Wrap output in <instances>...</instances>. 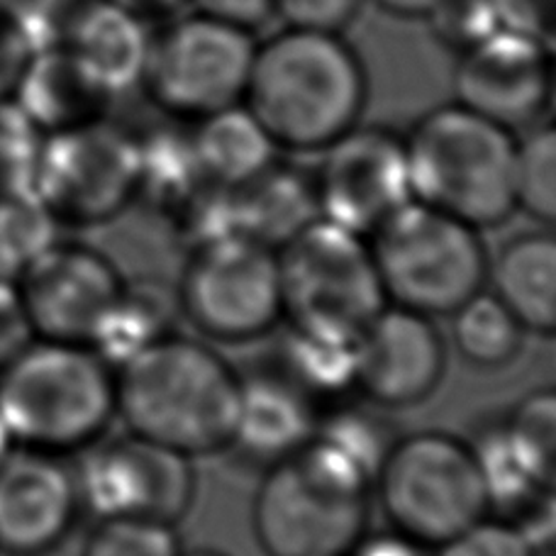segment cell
Listing matches in <instances>:
<instances>
[{"label":"cell","instance_id":"cell-1","mask_svg":"<svg viewBox=\"0 0 556 556\" xmlns=\"http://www.w3.org/2000/svg\"><path fill=\"white\" fill-rule=\"evenodd\" d=\"M369 81L337 33L286 27L256 45L242 103L281 152H323L359 125Z\"/></svg>","mask_w":556,"mask_h":556},{"label":"cell","instance_id":"cell-2","mask_svg":"<svg viewBox=\"0 0 556 556\" xmlns=\"http://www.w3.org/2000/svg\"><path fill=\"white\" fill-rule=\"evenodd\" d=\"M240 408V371L213 346L168 334L115 366V417L125 432L178 454L227 452Z\"/></svg>","mask_w":556,"mask_h":556},{"label":"cell","instance_id":"cell-3","mask_svg":"<svg viewBox=\"0 0 556 556\" xmlns=\"http://www.w3.org/2000/svg\"><path fill=\"white\" fill-rule=\"evenodd\" d=\"M371 518V476L313 437L264 469L252 532L266 556H346Z\"/></svg>","mask_w":556,"mask_h":556},{"label":"cell","instance_id":"cell-4","mask_svg":"<svg viewBox=\"0 0 556 556\" xmlns=\"http://www.w3.org/2000/svg\"><path fill=\"white\" fill-rule=\"evenodd\" d=\"M115 420V369L93 346L33 340L0 369V422L13 446L66 456Z\"/></svg>","mask_w":556,"mask_h":556},{"label":"cell","instance_id":"cell-5","mask_svg":"<svg viewBox=\"0 0 556 556\" xmlns=\"http://www.w3.org/2000/svg\"><path fill=\"white\" fill-rule=\"evenodd\" d=\"M403 139L413 201L481 232L515 213V132L452 103L422 115Z\"/></svg>","mask_w":556,"mask_h":556},{"label":"cell","instance_id":"cell-6","mask_svg":"<svg viewBox=\"0 0 556 556\" xmlns=\"http://www.w3.org/2000/svg\"><path fill=\"white\" fill-rule=\"evenodd\" d=\"M386 525L437 552L491 515L469 440L422 430L399 434L371 479Z\"/></svg>","mask_w":556,"mask_h":556},{"label":"cell","instance_id":"cell-7","mask_svg":"<svg viewBox=\"0 0 556 556\" xmlns=\"http://www.w3.org/2000/svg\"><path fill=\"white\" fill-rule=\"evenodd\" d=\"M276 266L286 330L354 344L389 305L369 240L325 217L278 247Z\"/></svg>","mask_w":556,"mask_h":556},{"label":"cell","instance_id":"cell-8","mask_svg":"<svg viewBox=\"0 0 556 556\" xmlns=\"http://www.w3.org/2000/svg\"><path fill=\"white\" fill-rule=\"evenodd\" d=\"M366 240L389 305L437 320L485 288L491 254L481 230L413 198Z\"/></svg>","mask_w":556,"mask_h":556},{"label":"cell","instance_id":"cell-9","mask_svg":"<svg viewBox=\"0 0 556 556\" xmlns=\"http://www.w3.org/2000/svg\"><path fill=\"white\" fill-rule=\"evenodd\" d=\"M254 49L250 29L193 10L152 37L142 86L168 121L195 123L242 103Z\"/></svg>","mask_w":556,"mask_h":556},{"label":"cell","instance_id":"cell-10","mask_svg":"<svg viewBox=\"0 0 556 556\" xmlns=\"http://www.w3.org/2000/svg\"><path fill=\"white\" fill-rule=\"evenodd\" d=\"M178 311L207 340L242 344L281 325L276 252L240 232L186 252Z\"/></svg>","mask_w":556,"mask_h":556},{"label":"cell","instance_id":"cell-11","mask_svg":"<svg viewBox=\"0 0 556 556\" xmlns=\"http://www.w3.org/2000/svg\"><path fill=\"white\" fill-rule=\"evenodd\" d=\"M139 193L137 137L111 123L45 135L35 195L59 227H98L130 211Z\"/></svg>","mask_w":556,"mask_h":556},{"label":"cell","instance_id":"cell-12","mask_svg":"<svg viewBox=\"0 0 556 556\" xmlns=\"http://www.w3.org/2000/svg\"><path fill=\"white\" fill-rule=\"evenodd\" d=\"M195 459L125 432L88 446L76 469L84 510L96 518H147L176 525L198 495Z\"/></svg>","mask_w":556,"mask_h":556},{"label":"cell","instance_id":"cell-13","mask_svg":"<svg viewBox=\"0 0 556 556\" xmlns=\"http://www.w3.org/2000/svg\"><path fill=\"white\" fill-rule=\"evenodd\" d=\"M125 278L96 247L56 240L15 278V288L35 340L93 346Z\"/></svg>","mask_w":556,"mask_h":556},{"label":"cell","instance_id":"cell-14","mask_svg":"<svg viewBox=\"0 0 556 556\" xmlns=\"http://www.w3.org/2000/svg\"><path fill=\"white\" fill-rule=\"evenodd\" d=\"M313 188L320 217L369 237L410 201L405 139L386 127H352L320 152Z\"/></svg>","mask_w":556,"mask_h":556},{"label":"cell","instance_id":"cell-15","mask_svg":"<svg viewBox=\"0 0 556 556\" xmlns=\"http://www.w3.org/2000/svg\"><path fill=\"white\" fill-rule=\"evenodd\" d=\"M456 103L510 132L540 123L552 101L547 39L505 25L459 54Z\"/></svg>","mask_w":556,"mask_h":556},{"label":"cell","instance_id":"cell-16","mask_svg":"<svg viewBox=\"0 0 556 556\" xmlns=\"http://www.w3.org/2000/svg\"><path fill=\"white\" fill-rule=\"evenodd\" d=\"M354 393L381 410H405L440 389L446 342L437 320L386 305L352 344Z\"/></svg>","mask_w":556,"mask_h":556},{"label":"cell","instance_id":"cell-17","mask_svg":"<svg viewBox=\"0 0 556 556\" xmlns=\"http://www.w3.org/2000/svg\"><path fill=\"white\" fill-rule=\"evenodd\" d=\"M84 513L76 471L62 456L13 446L0 462V556H49Z\"/></svg>","mask_w":556,"mask_h":556},{"label":"cell","instance_id":"cell-18","mask_svg":"<svg viewBox=\"0 0 556 556\" xmlns=\"http://www.w3.org/2000/svg\"><path fill=\"white\" fill-rule=\"evenodd\" d=\"M317 420L320 410L271 366L240 374V408L227 454L264 471L303 450L315 437Z\"/></svg>","mask_w":556,"mask_h":556},{"label":"cell","instance_id":"cell-19","mask_svg":"<svg viewBox=\"0 0 556 556\" xmlns=\"http://www.w3.org/2000/svg\"><path fill=\"white\" fill-rule=\"evenodd\" d=\"M42 135L108 121L115 96L66 45L35 49L10 93Z\"/></svg>","mask_w":556,"mask_h":556},{"label":"cell","instance_id":"cell-20","mask_svg":"<svg viewBox=\"0 0 556 556\" xmlns=\"http://www.w3.org/2000/svg\"><path fill=\"white\" fill-rule=\"evenodd\" d=\"M485 288L528 334L556 332V240L549 230H525L489 256Z\"/></svg>","mask_w":556,"mask_h":556},{"label":"cell","instance_id":"cell-21","mask_svg":"<svg viewBox=\"0 0 556 556\" xmlns=\"http://www.w3.org/2000/svg\"><path fill=\"white\" fill-rule=\"evenodd\" d=\"M147 27L111 0H88L68 25L62 45L81 59L108 91L121 98L142 84L152 45Z\"/></svg>","mask_w":556,"mask_h":556},{"label":"cell","instance_id":"cell-22","mask_svg":"<svg viewBox=\"0 0 556 556\" xmlns=\"http://www.w3.org/2000/svg\"><path fill=\"white\" fill-rule=\"evenodd\" d=\"M195 166L207 186L235 191L278 162V149L256 117L237 103L191 123Z\"/></svg>","mask_w":556,"mask_h":556},{"label":"cell","instance_id":"cell-23","mask_svg":"<svg viewBox=\"0 0 556 556\" xmlns=\"http://www.w3.org/2000/svg\"><path fill=\"white\" fill-rule=\"evenodd\" d=\"M230 193L235 232L250 237L274 252L295 232H301L305 225L320 217L313 174H303L278 162Z\"/></svg>","mask_w":556,"mask_h":556},{"label":"cell","instance_id":"cell-24","mask_svg":"<svg viewBox=\"0 0 556 556\" xmlns=\"http://www.w3.org/2000/svg\"><path fill=\"white\" fill-rule=\"evenodd\" d=\"M178 317L181 311H178L176 286L159 283L154 278H125L123 291L113 311L108 313L93 350L115 369L149 344L174 334Z\"/></svg>","mask_w":556,"mask_h":556},{"label":"cell","instance_id":"cell-25","mask_svg":"<svg viewBox=\"0 0 556 556\" xmlns=\"http://www.w3.org/2000/svg\"><path fill=\"white\" fill-rule=\"evenodd\" d=\"M271 369L295 386L317 410L325 413L354 393L352 344L327 342L286 330L274 354Z\"/></svg>","mask_w":556,"mask_h":556},{"label":"cell","instance_id":"cell-26","mask_svg":"<svg viewBox=\"0 0 556 556\" xmlns=\"http://www.w3.org/2000/svg\"><path fill=\"white\" fill-rule=\"evenodd\" d=\"M450 317L454 350L473 369L498 371L520 356L528 332L485 288L456 307Z\"/></svg>","mask_w":556,"mask_h":556},{"label":"cell","instance_id":"cell-27","mask_svg":"<svg viewBox=\"0 0 556 556\" xmlns=\"http://www.w3.org/2000/svg\"><path fill=\"white\" fill-rule=\"evenodd\" d=\"M513 191L515 213L547 227L556 220V132L549 121L515 137Z\"/></svg>","mask_w":556,"mask_h":556},{"label":"cell","instance_id":"cell-28","mask_svg":"<svg viewBox=\"0 0 556 556\" xmlns=\"http://www.w3.org/2000/svg\"><path fill=\"white\" fill-rule=\"evenodd\" d=\"M315 437L350 456L374 479L381 459L399 434L393 432L389 410L376 408L371 403H366V408H362V405L342 401L320 413Z\"/></svg>","mask_w":556,"mask_h":556},{"label":"cell","instance_id":"cell-29","mask_svg":"<svg viewBox=\"0 0 556 556\" xmlns=\"http://www.w3.org/2000/svg\"><path fill=\"white\" fill-rule=\"evenodd\" d=\"M62 227L35 193L0 198V278L15 281L59 240Z\"/></svg>","mask_w":556,"mask_h":556},{"label":"cell","instance_id":"cell-30","mask_svg":"<svg viewBox=\"0 0 556 556\" xmlns=\"http://www.w3.org/2000/svg\"><path fill=\"white\" fill-rule=\"evenodd\" d=\"M515 452L542 483L554 485L556 471V395L552 389L532 391L503 417Z\"/></svg>","mask_w":556,"mask_h":556},{"label":"cell","instance_id":"cell-31","mask_svg":"<svg viewBox=\"0 0 556 556\" xmlns=\"http://www.w3.org/2000/svg\"><path fill=\"white\" fill-rule=\"evenodd\" d=\"M176 525L147 518H98L81 556H181Z\"/></svg>","mask_w":556,"mask_h":556},{"label":"cell","instance_id":"cell-32","mask_svg":"<svg viewBox=\"0 0 556 556\" xmlns=\"http://www.w3.org/2000/svg\"><path fill=\"white\" fill-rule=\"evenodd\" d=\"M45 135L20 108L0 101V198L35 193V176Z\"/></svg>","mask_w":556,"mask_h":556},{"label":"cell","instance_id":"cell-33","mask_svg":"<svg viewBox=\"0 0 556 556\" xmlns=\"http://www.w3.org/2000/svg\"><path fill=\"white\" fill-rule=\"evenodd\" d=\"M422 20L430 23L437 42L459 54L505 27L498 0H437Z\"/></svg>","mask_w":556,"mask_h":556},{"label":"cell","instance_id":"cell-34","mask_svg":"<svg viewBox=\"0 0 556 556\" xmlns=\"http://www.w3.org/2000/svg\"><path fill=\"white\" fill-rule=\"evenodd\" d=\"M434 556H542L513 522L485 515L459 538L437 549Z\"/></svg>","mask_w":556,"mask_h":556},{"label":"cell","instance_id":"cell-35","mask_svg":"<svg viewBox=\"0 0 556 556\" xmlns=\"http://www.w3.org/2000/svg\"><path fill=\"white\" fill-rule=\"evenodd\" d=\"M364 0H276L274 15L295 29L337 33L352 23Z\"/></svg>","mask_w":556,"mask_h":556},{"label":"cell","instance_id":"cell-36","mask_svg":"<svg viewBox=\"0 0 556 556\" xmlns=\"http://www.w3.org/2000/svg\"><path fill=\"white\" fill-rule=\"evenodd\" d=\"M33 340L15 281L0 278V369H5Z\"/></svg>","mask_w":556,"mask_h":556},{"label":"cell","instance_id":"cell-37","mask_svg":"<svg viewBox=\"0 0 556 556\" xmlns=\"http://www.w3.org/2000/svg\"><path fill=\"white\" fill-rule=\"evenodd\" d=\"M33 52L35 49L29 45L25 29L17 25L15 17H10L0 8V101L13 93L17 78Z\"/></svg>","mask_w":556,"mask_h":556},{"label":"cell","instance_id":"cell-38","mask_svg":"<svg viewBox=\"0 0 556 556\" xmlns=\"http://www.w3.org/2000/svg\"><path fill=\"white\" fill-rule=\"evenodd\" d=\"M274 3L276 0H191V8L195 13L225 20L252 33L274 15Z\"/></svg>","mask_w":556,"mask_h":556},{"label":"cell","instance_id":"cell-39","mask_svg":"<svg viewBox=\"0 0 556 556\" xmlns=\"http://www.w3.org/2000/svg\"><path fill=\"white\" fill-rule=\"evenodd\" d=\"M346 556H434V552L425 549L422 544L413 542L401 532L386 528L381 532L366 530Z\"/></svg>","mask_w":556,"mask_h":556},{"label":"cell","instance_id":"cell-40","mask_svg":"<svg viewBox=\"0 0 556 556\" xmlns=\"http://www.w3.org/2000/svg\"><path fill=\"white\" fill-rule=\"evenodd\" d=\"M111 3L132 13L144 25H164L191 8V0H111Z\"/></svg>","mask_w":556,"mask_h":556},{"label":"cell","instance_id":"cell-41","mask_svg":"<svg viewBox=\"0 0 556 556\" xmlns=\"http://www.w3.org/2000/svg\"><path fill=\"white\" fill-rule=\"evenodd\" d=\"M386 13L399 17H425L434 8L437 0H374Z\"/></svg>","mask_w":556,"mask_h":556},{"label":"cell","instance_id":"cell-42","mask_svg":"<svg viewBox=\"0 0 556 556\" xmlns=\"http://www.w3.org/2000/svg\"><path fill=\"white\" fill-rule=\"evenodd\" d=\"M10 450H13V442H10L5 427H3V422H0V462L5 459V454H8Z\"/></svg>","mask_w":556,"mask_h":556},{"label":"cell","instance_id":"cell-43","mask_svg":"<svg viewBox=\"0 0 556 556\" xmlns=\"http://www.w3.org/2000/svg\"><path fill=\"white\" fill-rule=\"evenodd\" d=\"M181 556H230V554H223V552H215V549H184Z\"/></svg>","mask_w":556,"mask_h":556}]
</instances>
